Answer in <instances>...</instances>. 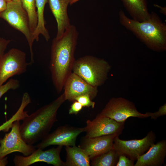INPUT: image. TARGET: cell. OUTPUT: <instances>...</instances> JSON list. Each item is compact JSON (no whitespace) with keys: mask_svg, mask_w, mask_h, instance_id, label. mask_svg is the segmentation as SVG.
<instances>
[{"mask_svg":"<svg viewBox=\"0 0 166 166\" xmlns=\"http://www.w3.org/2000/svg\"><path fill=\"white\" fill-rule=\"evenodd\" d=\"M166 115V104L161 106L158 111L154 113H151L150 117L151 119L156 120L159 117Z\"/></svg>","mask_w":166,"mask_h":166,"instance_id":"cell-27","label":"cell"},{"mask_svg":"<svg viewBox=\"0 0 166 166\" xmlns=\"http://www.w3.org/2000/svg\"><path fill=\"white\" fill-rule=\"evenodd\" d=\"M119 135L113 134L94 137H84L79 146L89 156L90 160L113 148V140Z\"/></svg>","mask_w":166,"mask_h":166,"instance_id":"cell-14","label":"cell"},{"mask_svg":"<svg viewBox=\"0 0 166 166\" xmlns=\"http://www.w3.org/2000/svg\"><path fill=\"white\" fill-rule=\"evenodd\" d=\"M78 35L76 27L71 25L60 38H55L52 41L49 68L53 83L58 93L62 91L72 72Z\"/></svg>","mask_w":166,"mask_h":166,"instance_id":"cell-1","label":"cell"},{"mask_svg":"<svg viewBox=\"0 0 166 166\" xmlns=\"http://www.w3.org/2000/svg\"><path fill=\"white\" fill-rule=\"evenodd\" d=\"M7 2L5 0H0V18L2 13L6 10Z\"/></svg>","mask_w":166,"mask_h":166,"instance_id":"cell-29","label":"cell"},{"mask_svg":"<svg viewBox=\"0 0 166 166\" xmlns=\"http://www.w3.org/2000/svg\"><path fill=\"white\" fill-rule=\"evenodd\" d=\"M156 138V135L152 131L140 139L124 140L117 135L113 140V148L119 155H124L134 161L148 150L154 143Z\"/></svg>","mask_w":166,"mask_h":166,"instance_id":"cell-9","label":"cell"},{"mask_svg":"<svg viewBox=\"0 0 166 166\" xmlns=\"http://www.w3.org/2000/svg\"><path fill=\"white\" fill-rule=\"evenodd\" d=\"M156 6H158L161 9V10L160 11L164 15H166V9H165V7L163 8L162 7H160L158 6L157 5H154Z\"/></svg>","mask_w":166,"mask_h":166,"instance_id":"cell-31","label":"cell"},{"mask_svg":"<svg viewBox=\"0 0 166 166\" xmlns=\"http://www.w3.org/2000/svg\"><path fill=\"white\" fill-rule=\"evenodd\" d=\"M132 19L139 22L148 19L150 15L147 0H121Z\"/></svg>","mask_w":166,"mask_h":166,"instance_id":"cell-17","label":"cell"},{"mask_svg":"<svg viewBox=\"0 0 166 166\" xmlns=\"http://www.w3.org/2000/svg\"><path fill=\"white\" fill-rule=\"evenodd\" d=\"M12 1H15V2H21V0H12Z\"/></svg>","mask_w":166,"mask_h":166,"instance_id":"cell-33","label":"cell"},{"mask_svg":"<svg viewBox=\"0 0 166 166\" xmlns=\"http://www.w3.org/2000/svg\"><path fill=\"white\" fill-rule=\"evenodd\" d=\"M21 2L22 7L28 14L30 28L33 34L38 22L35 0H21Z\"/></svg>","mask_w":166,"mask_h":166,"instance_id":"cell-21","label":"cell"},{"mask_svg":"<svg viewBox=\"0 0 166 166\" xmlns=\"http://www.w3.org/2000/svg\"><path fill=\"white\" fill-rule=\"evenodd\" d=\"M75 101L79 102L83 107L94 108L95 106V103L92 101L90 96L88 94L79 96L75 98Z\"/></svg>","mask_w":166,"mask_h":166,"instance_id":"cell-24","label":"cell"},{"mask_svg":"<svg viewBox=\"0 0 166 166\" xmlns=\"http://www.w3.org/2000/svg\"><path fill=\"white\" fill-rule=\"evenodd\" d=\"M0 18L24 35L28 42L30 53V61L28 64H33L34 60L32 46L35 40L30 28L28 14L22 7L21 2L11 1L7 2L6 9L1 14Z\"/></svg>","mask_w":166,"mask_h":166,"instance_id":"cell-5","label":"cell"},{"mask_svg":"<svg viewBox=\"0 0 166 166\" xmlns=\"http://www.w3.org/2000/svg\"><path fill=\"white\" fill-rule=\"evenodd\" d=\"M20 86L18 80L15 79H11L6 83L0 86V98L7 91L10 89H16Z\"/></svg>","mask_w":166,"mask_h":166,"instance_id":"cell-22","label":"cell"},{"mask_svg":"<svg viewBox=\"0 0 166 166\" xmlns=\"http://www.w3.org/2000/svg\"><path fill=\"white\" fill-rule=\"evenodd\" d=\"M110 68V65L104 59L86 55L75 60L72 72L97 88L105 83Z\"/></svg>","mask_w":166,"mask_h":166,"instance_id":"cell-4","label":"cell"},{"mask_svg":"<svg viewBox=\"0 0 166 166\" xmlns=\"http://www.w3.org/2000/svg\"><path fill=\"white\" fill-rule=\"evenodd\" d=\"M7 2H10L11 1H12V0H5Z\"/></svg>","mask_w":166,"mask_h":166,"instance_id":"cell-34","label":"cell"},{"mask_svg":"<svg viewBox=\"0 0 166 166\" xmlns=\"http://www.w3.org/2000/svg\"><path fill=\"white\" fill-rule=\"evenodd\" d=\"M20 126V121H15L10 132L6 133L3 138H0V158L14 152L27 156L36 150L35 146L27 144L22 138Z\"/></svg>","mask_w":166,"mask_h":166,"instance_id":"cell-8","label":"cell"},{"mask_svg":"<svg viewBox=\"0 0 166 166\" xmlns=\"http://www.w3.org/2000/svg\"><path fill=\"white\" fill-rule=\"evenodd\" d=\"M65 166H90V159L79 146H66Z\"/></svg>","mask_w":166,"mask_h":166,"instance_id":"cell-18","label":"cell"},{"mask_svg":"<svg viewBox=\"0 0 166 166\" xmlns=\"http://www.w3.org/2000/svg\"><path fill=\"white\" fill-rule=\"evenodd\" d=\"M119 154L113 148L92 159L90 165L92 166H116Z\"/></svg>","mask_w":166,"mask_h":166,"instance_id":"cell-20","label":"cell"},{"mask_svg":"<svg viewBox=\"0 0 166 166\" xmlns=\"http://www.w3.org/2000/svg\"><path fill=\"white\" fill-rule=\"evenodd\" d=\"M26 53L17 49L12 48L0 59V86L9 78L25 73L28 63Z\"/></svg>","mask_w":166,"mask_h":166,"instance_id":"cell-7","label":"cell"},{"mask_svg":"<svg viewBox=\"0 0 166 166\" xmlns=\"http://www.w3.org/2000/svg\"><path fill=\"white\" fill-rule=\"evenodd\" d=\"M79 0H70L69 4L70 5H72Z\"/></svg>","mask_w":166,"mask_h":166,"instance_id":"cell-32","label":"cell"},{"mask_svg":"<svg viewBox=\"0 0 166 166\" xmlns=\"http://www.w3.org/2000/svg\"><path fill=\"white\" fill-rule=\"evenodd\" d=\"M63 146L58 145L45 151L38 148L27 156L16 155L13 159L15 166H29L35 163L43 162L54 166H65L60 153Z\"/></svg>","mask_w":166,"mask_h":166,"instance_id":"cell-11","label":"cell"},{"mask_svg":"<svg viewBox=\"0 0 166 166\" xmlns=\"http://www.w3.org/2000/svg\"><path fill=\"white\" fill-rule=\"evenodd\" d=\"M8 163L7 158L4 157L0 158V166H5Z\"/></svg>","mask_w":166,"mask_h":166,"instance_id":"cell-30","label":"cell"},{"mask_svg":"<svg viewBox=\"0 0 166 166\" xmlns=\"http://www.w3.org/2000/svg\"><path fill=\"white\" fill-rule=\"evenodd\" d=\"M48 2V0H35L38 22L33 35L34 40L36 41H38L40 34H42L47 41H49L50 38L48 31L45 27L44 18L45 7L46 4Z\"/></svg>","mask_w":166,"mask_h":166,"instance_id":"cell-19","label":"cell"},{"mask_svg":"<svg viewBox=\"0 0 166 166\" xmlns=\"http://www.w3.org/2000/svg\"><path fill=\"white\" fill-rule=\"evenodd\" d=\"M119 15L121 24L148 48L157 51L166 50V24L156 14L152 12L149 18L142 22L129 18L122 10Z\"/></svg>","mask_w":166,"mask_h":166,"instance_id":"cell-3","label":"cell"},{"mask_svg":"<svg viewBox=\"0 0 166 166\" xmlns=\"http://www.w3.org/2000/svg\"><path fill=\"white\" fill-rule=\"evenodd\" d=\"M83 107L77 101H73L69 109V114H77L82 110Z\"/></svg>","mask_w":166,"mask_h":166,"instance_id":"cell-26","label":"cell"},{"mask_svg":"<svg viewBox=\"0 0 166 166\" xmlns=\"http://www.w3.org/2000/svg\"><path fill=\"white\" fill-rule=\"evenodd\" d=\"M10 42V40H7L0 37V59L5 53V51Z\"/></svg>","mask_w":166,"mask_h":166,"instance_id":"cell-28","label":"cell"},{"mask_svg":"<svg viewBox=\"0 0 166 166\" xmlns=\"http://www.w3.org/2000/svg\"><path fill=\"white\" fill-rule=\"evenodd\" d=\"M124 122H119L110 118L97 115L93 120H87L84 127L85 136L94 137L113 134L120 135Z\"/></svg>","mask_w":166,"mask_h":166,"instance_id":"cell-12","label":"cell"},{"mask_svg":"<svg viewBox=\"0 0 166 166\" xmlns=\"http://www.w3.org/2000/svg\"><path fill=\"white\" fill-rule=\"evenodd\" d=\"M166 156V140L154 143L148 151L139 156L134 166H161L164 164Z\"/></svg>","mask_w":166,"mask_h":166,"instance_id":"cell-15","label":"cell"},{"mask_svg":"<svg viewBox=\"0 0 166 166\" xmlns=\"http://www.w3.org/2000/svg\"><path fill=\"white\" fill-rule=\"evenodd\" d=\"M84 132V127H75L67 125L61 126L47 135L35 147L43 149L52 145L75 146L77 136Z\"/></svg>","mask_w":166,"mask_h":166,"instance_id":"cell-10","label":"cell"},{"mask_svg":"<svg viewBox=\"0 0 166 166\" xmlns=\"http://www.w3.org/2000/svg\"><path fill=\"white\" fill-rule=\"evenodd\" d=\"M22 118V115L21 113L17 111L9 119L0 125V132L8 131L11 128L13 123L15 121L21 120Z\"/></svg>","mask_w":166,"mask_h":166,"instance_id":"cell-23","label":"cell"},{"mask_svg":"<svg viewBox=\"0 0 166 166\" xmlns=\"http://www.w3.org/2000/svg\"><path fill=\"white\" fill-rule=\"evenodd\" d=\"M150 112H139L132 102L124 98L111 99L97 116L110 118L119 122H125L131 117L144 118L149 117Z\"/></svg>","mask_w":166,"mask_h":166,"instance_id":"cell-6","label":"cell"},{"mask_svg":"<svg viewBox=\"0 0 166 166\" xmlns=\"http://www.w3.org/2000/svg\"><path fill=\"white\" fill-rule=\"evenodd\" d=\"M134 161L124 155H119L116 166H134Z\"/></svg>","mask_w":166,"mask_h":166,"instance_id":"cell-25","label":"cell"},{"mask_svg":"<svg viewBox=\"0 0 166 166\" xmlns=\"http://www.w3.org/2000/svg\"><path fill=\"white\" fill-rule=\"evenodd\" d=\"M97 88L72 72L65 81L63 89L66 101L73 102L77 97L86 94L89 95L92 100L97 95Z\"/></svg>","mask_w":166,"mask_h":166,"instance_id":"cell-13","label":"cell"},{"mask_svg":"<svg viewBox=\"0 0 166 166\" xmlns=\"http://www.w3.org/2000/svg\"><path fill=\"white\" fill-rule=\"evenodd\" d=\"M70 0H48L50 9L57 24V38H60L71 25L67 12Z\"/></svg>","mask_w":166,"mask_h":166,"instance_id":"cell-16","label":"cell"},{"mask_svg":"<svg viewBox=\"0 0 166 166\" xmlns=\"http://www.w3.org/2000/svg\"><path fill=\"white\" fill-rule=\"evenodd\" d=\"M65 101L63 93L49 104L24 118L20 126V131L26 143L33 145L49 134L54 123L57 121V111Z\"/></svg>","mask_w":166,"mask_h":166,"instance_id":"cell-2","label":"cell"}]
</instances>
